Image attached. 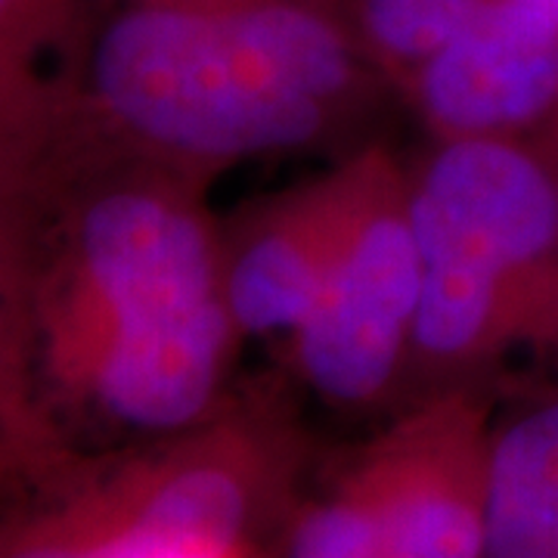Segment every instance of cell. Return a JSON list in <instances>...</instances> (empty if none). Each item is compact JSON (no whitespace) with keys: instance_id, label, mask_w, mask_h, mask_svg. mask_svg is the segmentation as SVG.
Segmentation results:
<instances>
[{"instance_id":"6da1fadb","label":"cell","mask_w":558,"mask_h":558,"mask_svg":"<svg viewBox=\"0 0 558 558\" xmlns=\"http://www.w3.org/2000/svg\"><path fill=\"white\" fill-rule=\"evenodd\" d=\"M72 124L211 183L242 161L326 146L354 121L168 0H94Z\"/></svg>"},{"instance_id":"7a4b0ae2","label":"cell","mask_w":558,"mask_h":558,"mask_svg":"<svg viewBox=\"0 0 558 558\" xmlns=\"http://www.w3.org/2000/svg\"><path fill=\"white\" fill-rule=\"evenodd\" d=\"M304 438L277 403L230 398L211 418L102 462L121 558H227L299 502Z\"/></svg>"},{"instance_id":"3957f363","label":"cell","mask_w":558,"mask_h":558,"mask_svg":"<svg viewBox=\"0 0 558 558\" xmlns=\"http://www.w3.org/2000/svg\"><path fill=\"white\" fill-rule=\"evenodd\" d=\"M422 258L410 171L385 146L360 149V183L317 301L286 339L295 379L341 413L407 400Z\"/></svg>"},{"instance_id":"277c9868","label":"cell","mask_w":558,"mask_h":558,"mask_svg":"<svg viewBox=\"0 0 558 558\" xmlns=\"http://www.w3.org/2000/svg\"><path fill=\"white\" fill-rule=\"evenodd\" d=\"M407 171L418 252L490 282L558 366V180L537 143L444 140Z\"/></svg>"},{"instance_id":"5b68a950","label":"cell","mask_w":558,"mask_h":558,"mask_svg":"<svg viewBox=\"0 0 558 558\" xmlns=\"http://www.w3.org/2000/svg\"><path fill=\"white\" fill-rule=\"evenodd\" d=\"M497 398L447 388L369 440L379 462L381 558H484L487 444Z\"/></svg>"},{"instance_id":"8992f818","label":"cell","mask_w":558,"mask_h":558,"mask_svg":"<svg viewBox=\"0 0 558 558\" xmlns=\"http://www.w3.org/2000/svg\"><path fill=\"white\" fill-rule=\"evenodd\" d=\"M403 94L435 143L534 137L558 112V25L515 0H481Z\"/></svg>"},{"instance_id":"52a82bcc","label":"cell","mask_w":558,"mask_h":558,"mask_svg":"<svg viewBox=\"0 0 558 558\" xmlns=\"http://www.w3.org/2000/svg\"><path fill=\"white\" fill-rule=\"evenodd\" d=\"M360 183V149L248 208L220 236V289L242 339H289L339 248Z\"/></svg>"},{"instance_id":"ba28073f","label":"cell","mask_w":558,"mask_h":558,"mask_svg":"<svg viewBox=\"0 0 558 558\" xmlns=\"http://www.w3.org/2000/svg\"><path fill=\"white\" fill-rule=\"evenodd\" d=\"M94 0H0V180L25 193L75 119Z\"/></svg>"},{"instance_id":"9c48e42d","label":"cell","mask_w":558,"mask_h":558,"mask_svg":"<svg viewBox=\"0 0 558 558\" xmlns=\"http://www.w3.org/2000/svg\"><path fill=\"white\" fill-rule=\"evenodd\" d=\"M211 22L279 81L357 121L379 78L360 60L344 22L314 0H168Z\"/></svg>"},{"instance_id":"30bf717a","label":"cell","mask_w":558,"mask_h":558,"mask_svg":"<svg viewBox=\"0 0 558 558\" xmlns=\"http://www.w3.org/2000/svg\"><path fill=\"white\" fill-rule=\"evenodd\" d=\"M484 558H558V379L494 413Z\"/></svg>"},{"instance_id":"8fae6325","label":"cell","mask_w":558,"mask_h":558,"mask_svg":"<svg viewBox=\"0 0 558 558\" xmlns=\"http://www.w3.org/2000/svg\"><path fill=\"white\" fill-rule=\"evenodd\" d=\"M0 440L44 475L72 450L44 413L35 369V248L20 190L0 180Z\"/></svg>"},{"instance_id":"7c38bea8","label":"cell","mask_w":558,"mask_h":558,"mask_svg":"<svg viewBox=\"0 0 558 558\" xmlns=\"http://www.w3.org/2000/svg\"><path fill=\"white\" fill-rule=\"evenodd\" d=\"M40 478L50 497L0 524V558H119L100 465L72 459Z\"/></svg>"},{"instance_id":"4fadbf2b","label":"cell","mask_w":558,"mask_h":558,"mask_svg":"<svg viewBox=\"0 0 558 558\" xmlns=\"http://www.w3.org/2000/svg\"><path fill=\"white\" fill-rule=\"evenodd\" d=\"M279 558H381L379 462L360 447L314 497H299L282 521Z\"/></svg>"},{"instance_id":"5bb4252c","label":"cell","mask_w":558,"mask_h":558,"mask_svg":"<svg viewBox=\"0 0 558 558\" xmlns=\"http://www.w3.org/2000/svg\"><path fill=\"white\" fill-rule=\"evenodd\" d=\"M478 7L481 0H341V22L369 72L407 90Z\"/></svg>"},{"instance_id":"9a60e30c","label":"cell","mask_w":558,"mask_h":558,"mask_svg":"<svg viewBox=\"0 0 558 558\" xmlns=\"http://www.w3.org/2000/svg\"><path fill=\"white\" fill-rule=\"evenodd\" d=\"M531 140L537 143V149L543 153V159L549 161V168H553V174H556L558 180V112L553 116V119L546 121V124H543Z\"/></svg>"},{"instance_id":"2e32d148","label":"cell","mask_w":558,"mask_h":558,"mask_svg":"<svg viewBox=\"0 0 558 558\" xmlns=\"http://www.w3.org/2000/svg\"><path fill=\"white\" fill-rule=\"evenodd\" d=\"M13 475H28V469H25L20 453L10 444L0 440V487L7 484V478H13Z\"/></svg>"},{"instance_id":"e0dca14e","label":"cell","mask_w":558,"mask_h":558,"mask_svg":"<svg viewBox=\"0 0 558 558\" xmlns=\"http://www.w3.org/2000/svg\"><path fill=\"white\" fill-rule=\"evenodd\" d=\"M515 3H524L531 10H537L546 20H553L558 25V0H515Z\"/></svg>"},{"instance_id":"ac0fdd59","label":"cell","mask_w":558,"mask_h":558,"mask_svg":"<svg viewBox=\"0 0 558 558\" xmlns=\"http://www.w3.org/2000/svg\"><path fill=\"white\" fill-rule=\"evenodd\" d=\"M314 3H319L323 10H329V13H336L341 20V0H314Z\"/></svg>"},{"instance_id":"d6986e66","label":"cell","mask_w":558,"mask_h":558,"mask_svg":"<svg viewBox=\"0 0 558 558\" xmlns=\"http://www.w3.org/2000/svg\"><path fill=\"white\" fill-rule=\"evenodd\" d=\"M227 558H258V553H255V549H248V553H236V556H227Z\"/></svg>"}]
</instances>
